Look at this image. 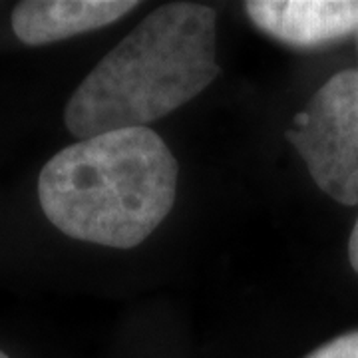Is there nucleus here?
I'll return each instance as SVG.
<instances>
[{
  "instance_id": "obj_1",
  "label": "nucleus",
  "mask_w": 358,
  "mask_h": 358,
  "mask_svg": "<svg viewBox=\"0 0 358 358\" xmlns=\"http://www.w3.org/2000/svg\"><path fill=\"white\" fill-rule=\"evenodd\" d=\"M178 162L154 129L128 128L76 141L42 167L38 199L64 235L131 249L176 203Z\"/></svg>"
},
{
  "instance_id": "obj_2",
  "label": "nucleus",
  "mask_w": 358,
  "mask_h": 358,
  "mask_svg": "<svg viewBox=\"0 0 358 358\" xmlns=\"http://www.w3.org/2000/svg\"><path fill=\"white\" fill-rule=\"evenodd\" d=\"M215 10L195 2L155 8L82 80L64 110L80 140L145 128L201 94L219 76Z\"/></svg>"
},
{
  "instance_id": "obj_3",
  "label": "nucleus",
  "mask_w": 358,
  "mask_h": 358,
  "mask_svg": "<svg viewBox=\"0 0 358 358\" xmlns=\"http://www.w3.org/2000/svg\"><path fill=\"white\" fill-rule=\"evenodd\" d=\"M287 140L331 199L358 205V70H343L294 115Z\"/></svg>"
},
{
  "instance_id": "obj_4",
  "label": "nucleus",
  "mask_w": 358,
  "mask_h": 358,
  "mask_svg": "<svg viewBox=\"0 0 358 358\" xmlns=\"http://www.w3.org/2000/svg\"><path fill=\"white\" fill-rule=\"evenodd\" d=\"M249 18L268 36L296 48H313L358 30V2L322 0H253Z\"/></svg>"
},
{
  "instance_id": "obj_5",
  "label": "nucleus",
  "mask_w": 358,
  "mask_h": 358,
  "mask_svg": "<svg viewBox=\"0 0 358 358\" xmlns=\"http://www.w3.org/2000/svg\"><path fill=\"white\" fill-rule=\"evenodd\" d=\"M136 6L124 0H26L14 8L13 30L28 46H42L112 24Z\"/></svg>"
},
{
  "instance_id": "obj_6",
  "label": "nucleus",
  "mask_w": 358,
  "mask_h": 358,
  "mask_svg": "<svg viewBox=\"0 0 358 358\" xmlns=\"http://www.w3.org/2000/svg\"><path fill=\"white\" fill-rule=\"evenodd\" d=\"M307 358H358V331L329 341Z\"/></svg>"
},
{
  "instance_id": "obj_7",
  "label": "nucleus",
  "mask_w": 358,
  "mask_h": 358,
  "mask_svg": "<svg viewBox=\"0 0 358 358\" xmlns=\"http://www.w3.org/2000/svg\"><path fill=\"white\" fill-rule=\"evenodd\" d=\"M348 259H350V265L358 273V219L352 227L350 233V239H348Z\"/></svg>"
},
{
  "instance_id": "obj_8",
  "label": "nucleus",
  "mask_w": 358,
  "mask_h": 358,
  "mask_svg": "<svg viewBox=\"0 0 358 358\" xmlns=\"http://www.w3.org/2000/svg\"><path fill=\"white\" fill-rule=\"evenodd\" d=\"M0 358H8V357H6V355H4V352L0 350Z\"/></svg>"
}]
</instances>
